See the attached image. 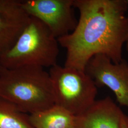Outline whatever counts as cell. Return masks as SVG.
Segmentation results:
<instances>
[{"label": "cell", "mask_w": 128, "mask_h": 128, "mask_svg": "<svg viewBox=\"0 0 128 128\" xmlns=\"http://www.w3.org/2000/svg\"><path fill=\"white\" fill-rule=\"evenodd\" d=\"M121 128H128V116L125 114L122 120Z\"/></svg>", "instance_id": "obj_11"}, {"label": "cell", "mask_w": 128, "mask_h": 128, "mask_svg": "<svg viewBox=\"0 0 128 128\" xmlns=\"http://www.w3.org/2000/svg\"><path fill=\"white\" fill-rule=\"evenodd\" d=\"M30 18L22 0H0V56L14 46Z\"/></svg>", "instance_id": "obj_7"}, {"label": "cell", "mask_w": 128, "mask_h": 128, "mask_svg": "<svg viewBox=\"0 0 128 128\" xmlns=\"http://www.w3.org/2000/svg\"><path fill=\"white\" fill-rule=\"evenodd\" d=\"M0 97L30 114L55 105L49 72L36 66L14 68L0 66Z\"/></svg>", "instance_id": "obj_2"}, {"label": "cell", "mask_w": 128, "mask_h": 128, "mask_svg": "<svg viewBox=\"0 0 128 128\" xmlns=\"http://www.w3.org/2000/svg\"><path fill=\"white\" fill-rule=\"evenodd\" d=\"M74 0H22L23 9L38 19L57 39L72 32L78 24L74 10Z\"/></svg>", "instance_id": "obj_5"}, {"label": "cell", "mask_w": 128, "mask_h": 128, "mask_svg": "<svg viewBox=\"0 0 128 128\" xmlns=\"http://www.w3.org/2000/svg\"><path fill=\"white\" fill-rule=\"evenodd\" d=\"M74 5L79 12L76 27L58 38L66 50L64 66L85 71L89 60L98 54L120 62L128 36L127 0H74Z\"/></svg>", "instance_id": "obj_1"}, {"label": "cell", "mask_w": 128, "mask_h": 128, "mask_svg": "<svg viewBox=\"0 0 128 128\" xmlns=\"http://www.w3.org/2000/svg\"><path fill=\"white\" fill-rule=\"evenodd\" d=\"M0 128H34L30 115L14 104L0 97Z\"/></svg>", "instance_id": "obj_10"}, {"label": "cell", "mask_w": 128, "mask_h": 128, "mask_svg": "<svg viewBox=\"0 0 128 128\" xmlns=\"http://www.w3.org/2000/svg\"><path fill=\"white\" fill-rule=\"evenodd\" d=\"M85 72L97 87L106 86L114 92L120 105L128 110V62L113 63L105 55L94 56L88 62Z\"/></svg>", "instance_id": "obj_6"}, {"label": "cell", "mask_w": 128, "mask_h": 128, "mask_svg": "<svg viewBox=\"0 0 128 128\" xmlns=\"http://www.w3.org/2000/svg\"><path fill=\"white\" fill-rule=\"evenodd\" d=\"M124 114L109 96L97 100L76 115L74 128H121Z\"/></svg>", "instance_id": "obj_8"}, {"label": "cell", "mask_w": 128, "mask_h": 128, "mask_svg": "<svg viewBox=\"0 0 128 128\" xmlns=\"http://www.w3.org/2000/svg\"><path fill=\"white\" fill-rule=\"evenodd\" d=\"M58 44L44 23L30 17L14 46L0 56V66L8 68L26 66L51 68L57 64Z\"/></svg>", "instance_id": "obj_3"}, {"label": "cell", "mask_w": 128, "mask_h": 128, "mask_svg": "<svg viewBox=\"0 0 128 128\" xmlns=\"http://www.w3.org/2000/svg\"><path fill=\"white\" fill-rule=\"evenodd\" d=\"M127 1L128 4V0H127ZM126 48H127V50L128 52V36H127V41H126Z\"/></svg>", "instance_id": "obj_12"}, {"label": "cell", "mask_w": 128, "mask_h": 128, "mask_svg": "<svg viewBox=\"0 0 128 128\" xmlns=\"http://www.w3.org/2000/svg\"><path fill=\"white\" fill-rule=\"evenodd\" d=\"M76 116L59 106L30 115L34 128H74Z\"/></svg>", "instance_id": "obj_9"}, {"label": "cell", "mask_w": 128, "mask_h": 128, "mask_svg": "<svg viewBox=\"0 0 128 128\" xmlns=\"http://www.w3.org/2000/svg\"><path fill=\"white\" fill-rule=\"evenodd\" d=\"M49 74L55 105L76 116L84 112L96 101L97 87L85 71L56 64L51 68Z\"/></svg>", "instance_id": "obj_4"}]
</instances>
